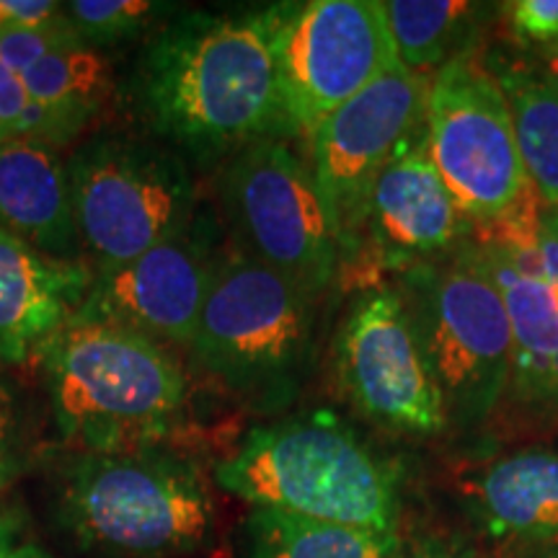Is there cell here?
I'll return each mask as SVG.
<instances>
[{
  "instance_id": "6da1fadb",
  "label": "cell",
  "mask_w": 558,
  "mask_h": 558,
  "mask_svg": "<svg viewBox=\"0 0 558 558\" xmlns=\"http://www.w3.org/2000/svg\"><path fill=\"white\" fill-rule=\"evenodd\" d=\"M271 34L275 5L166 21L135 70L143 120L199 163L233 158L256 140L288 137Z\"/></svg>"
},
{
  "instance_id": "7a4b0ae2",
  "label": "cell",
  "mask_w": 558,
  "mask_h": 558,
  "mask_svg": "<svg viewBox=\"0 0 558 558\" xmlns=\"http://www.w3.org/2000/svg\"><path fill=\"white\" fill-rule=\"evenodd\" d=\"M215 481L254 509L396 533L399 471L329 411L251 429Z\"/></svg>"
},
{
  "instance_id": "3957f363",
  "label": "cell",
  "mask_w": 558,
  "mask_h": 558,
  "mask_svg": "<svg viewBox=\"0 0 558 558\" xmlns=\"http://www.w3.org/2000/svg\"><path fill=\"white\" fill-rule=\"evenodd\" d=\"M41 354L58 427L86 452L150 450L177 427L190 386L158 341L70 320Z\"/></svg>"
},
{
  "instance_id": "277c9868",
  "label": "cell",
  "mask_w": 558,
  "mask_h": 558,
  "mask_svg": "<svg viewBox=\"0 0 558 558\" xmlns=\"http://www.w3.org/2000/svg\"><path fill=\"white\" fill-rule=\"evenodd\" d=\"M192 354L248 407L295 401L316 362V298L241 248L218 256Z\"/></svg>"
},
{
  "instance_id": "5b68a950",
  "label": "cell",
  "mask_w": 558,
  "mask_h": 558,
  "mask_svg": "<svg viewBox=\"0 0 558 558\" xmlns=\"http://www.w3.org/2000/svg\"><path fill=\"white\" fill-rule=\"evenodd\" d=\"M54 509L70 538L109 558L190 556L213 535V501L197 473L153 448L70 460Z\"/></svg>"
},
{
  "instance_id": "8992f818",
  "label": "cell",
  "mask_w": 558,
  "mask_h": 558,
  "mask_svg": "<svg viewBox=\"0 0 558 558\" xmlns=\"http://www.w3.org/2000/svg\"><path fill=\"white\" fill-rule=\"evenodd\" d=\"M393 284L407 300L448 424H484L507 399L512 331L476 235L439 259L401 271Z\"/></svg>"
},
{
  "instance_id": "52a82bcc",
  "label": "cell",
  "mask_w": 558,
  "mask_h": 558,
  "mask_svg": "<svg viewBox=\"0 0 558 558\" xmlns=\"http://www.w3.org/2000/svg\"><path fill=\"white\" fill-rule=\"evenodd\" d=\"M68 177L81 248L96 271L137 259L197 218L190 166L150 140H88L68 160Z\"/></svg>"
},
{
  "instance_id": "ba28073f",
  "label": "cell",
  "mask_w": 558,
  "mask_h": 558,
  "mask_svg": "<svg viewBox=\"0 0 558 558\" xmlns=\"http://www.w3.org/2000/svg\"><path fill=\"white\" fill-rule=\"evenodd\" d=\"M220 197L235 243L311 298L341 275L337 228L313 166L288 143L264 137L228 158Z\"/></svg>"
},
{
  "instance_id": "9c48e42d",
  "label": "cell",
  "mask_w": 558,
  "mask_h": 558,
  "mask_svg": "<svg viewBox=\"0 0 558 558\" xmlns=\"http://www.w3.org/2000/svg\"><path fill=\"white\" fill-rule=\"evenodd\" d=\"M271 45L288 137L311 140L331 111L399 62L380 0L279 3Z\"/></svg>"
},
{
  "instance_id": "30bf717a",
  "label": "cell",
  "mask_w": 558,
  "mask_h": 558,
  "mask_svg": "<svg viewBox=\"0 0 558 558\" xmlns=\"http://www.w3.org/2000/svg\"><path fill=\"white\" fill-rule=\"evenodd\" d=\"M424 137L452 199L476 226L499 220L533 190L505 94L478 52L432 75Z\"/></svg>"
},
{
  "instance_id": "8fae6325",
  "label": "cell",
  "mask_w": 558,
  "mask_h": 558,
  "mask_svg": "<svg viewBox=\"0 0 558 558\" xmlns=\"http://www.w3.org/2000/svg\"><path fill=\"white\" fill-rule=\"evenodd\" d=\"M512 331L507 399L530 416L558 422V209L530 190L499 220L476 226Z\"/></svg>"
},
{
  "instance_id": "7c38bea8",
  "label": "cell",
  "mask_w": 558,
  "mask_h": 558,
  "mask_svg": "<svg viewBox=\"0 0 558 558\" xmlns=\"http://www.w3.org/2000/svg\"><path fill=\"white\" fill-rule=\"evenodd\" d=\"M333 373L341 396L378 429L435 437L450 427L442 393L396 284H373L352 298L333 339Z\"/></svg>"
},
{
  "instance_id": "4fadbf2b",
  "label": "cell",
  "mask_w": 558,
  "mask_h": 558,
  "mask_svg": "<svg viewBox=\"0 0 558 558\" xmlns=\"http://www.w3.org/2000/svg\"><path fill=\"white\" fill-rule=\"evenodd\" d=\"M429 81L396 62L313 132L311 166L337 228L341 271L360 256L375 181L424 130Z\"/></svg>"
},
{
  "instance_id": "5bb4252c",
  "label": "cell",
  "mask_w": 558,
  "mask_h": 558,
  "mask_svg": "<svg viewBox=\"0 0 558 558\" xmlns=\"http://www.w3.org/2000/svg\"><path fill=\"white\" fill-rule=\"evenodd\" d=\"M213 222L194 218L181 233L120 267L96 271L73 320L109 324L150 341L190 347L213 284Z\"/></svg>"
},
{
  "instance_id": "9a60e30c",
  "label": "cell",
  "mask_w": 558,
  "mask_h": 558,
  "mask_svg": "<svg viewBox=\"0 0 558 558\" xmlns=\"http://www.w3.org/2000/svg\"><path fill=\"white\" fill-rule=\"evenodd\" d=\"M473 235L476 222L465 218L452 199L429 160L422 130L375 181L360 256H373V264L401 275L416 264L450 254Z\"/></svg>"
},
{
  "instance_id": "2e32d148",
  "label": "cell",
  "mask_w": 558,
  "mask_h": 558,
  "mask_svg": "<svg viewBox=\"0 0 558 558\" xmlns=\"http://www.w3.org/2000/svg\"><path fill=\"white\" fill-rule=\"evenodd\" d=\"M86 264L54 259L0 230V360L24 362L65 329L86 300Z\"/></svg>"
},
{
  "instance_id": "e0dca14e",
  "label": "cell",
  "mask_w": 558,
  "mask_h": 558,
  "mask_svg": "<svg viewBox=\"0 0 558 558\" xmlns=\"http://www.w3.org/2000/svg\"><path fill=\"white\" fill-rule=\"evenodd\" d=\"M0 230L41 254L75 262L81 241L68 163L37 137L0 140Z\"/></svg>"
},
{
  "instance_id": "ac0fdd59",
  "label": "cell",
  "mask_w": 558,
  "mask_h": 558,
  "mask_svg": "<svg viewBox=\"0 0 558 558\" xmlns=\"http://www.w3.org/2000/svg\"><path fill=\"white\" fill-rule=\"evenodd\" d=\"M463 492L494 541L558 543V452L533 448L492 460Z\"/></svg>"
},
{
  "instance_id": "d6986e66",
  "label": "cell",
  "mask_w": 558,
  "mask_h": 558,
  "mask_svg": "<svg viewBox=\"0 0 558 558\" xmlns=\"http://www.w3.org/2000/svg\"><path fill=\"white\" fill-rule=\"evenodd\" d=\"M37 109V140L54 148L81 135L101 114L114 90L111 65L96 47H60L21 75Z\"/></svg>"
},
{
  "instance_id": "ffe728a7",
  "label": "cell",
  "mask_w": 558,
  "mask_h": 558,
  "mask_svg": "<svg viewBox=\"0 0 558 558\" xmlns=\"http://www.w3.org/2000/svg\"><path fill=\"white\" fill-rule=\"evenodd\" d=\"M497 78L512 117L522 166L548 207L558 209V90L538 62L522 52L481 54Z\"/></svg>"
},
{
  "instance_id": "44dd1931",
  "label": "cell",
  "mask_w": 558,
  "mask_h": 558,
  "mask_svg": "<svg viewBox=\"0 0 558 558\" xmlns=\"http://www.w3.org/2000/svg\"><path fill=\"white\" fill-rule=\"evenodd\" d=\"M386 19L399 62L411 73L435 75L448 62L476 54L499 5L469 0H388Z\"/></svg>"
},
{
  "instance_id": "7402d4cb",
  "label": "cell",
  "mask_w": 558,
  "mask_h": 558,
  "mask_svg": "<svg viewBox=\"0 0 558 558\" xmlns=\"http://www.w3.org/2000/svg\"><path fill=\"white\" fill-rule=\"evenodd\" d=\"M248 558H396L399 533L349 527L298 514L254 509L246 522Z\"/></svg>"
},
{
  "instance_id": "603a6c76",
  "label": "cell",
  "mask_w": 558,
  "mask_h": 558,
  "mask_svg": "<svg viewBox=\"0 0 558 558\" xmlns=\"http://www.w3.org/2000/svg\"><path fill=\"white\" fill-rule=\"evenodd\" d=\"M171 5L153 0H73L65 3V16L78 32L83 45L99 47L132 39L156 21L169 16Z\"/></svg>"
},
{
  "instance_id": "cb8c5ba5",
  "label": "cell",
  "mask_w": 558,
  "mask_h": 558,
  "mask_svg": "<svg viewBox=\"0 0 558 558\" xmlns=\"http://www.w3.org/2000/svg\"><path fill=\"white\" fill-rule=\"evenodd\" d=\"M505 32L522 52L558 50V0H512L499 5Z\"/></svg>"
},
{
  "instance_id": "d4e9b609",
  "label": "cell",
  "mask_w": 558,
  "mask_h": 558,
  "mask_svg": "<svg viewBox=\"0 0 558 558\" xmlns=\"http://www.w3.org/2000/svg\"><path fill=\"white\" fill-rule=\"evenodd\" d=\"M83 41L78 32L73 29L68 16L58 21V24L39 26V29H13L0 34V62L16 73L19 78L26 73L32 65H37L41 58L60 50V47L78 45Z\"/></svg>"
},
{
  "instance_id": "484cf974",
  "label": "cell",
  "mask_w": 558,
  "mask_h": 558,
  "mask_svg": "<svg viewBox=\"0 0 558 558\" xmlns=\"http://www.w3.org/2000/svg\"><path fill=\"white\" fill-rule=\"evenodd\" d=\"M39 117L16 73L0 62V140L37 137Z\"/></svg>"
},
{
  "instance_id": "4316f807",
  "label": "cell",
  "mask_w": 558,
  "mask_h": 558,
  "mask_svg": "<svg viewBox=\"0 0 558 558\" xmlns=\"http://www.w3.org/2000/svg\"><path fill=\"white\" fill-rule=\"evenodd\" d=\"M65 19V3L54 0H0V34L39 29Z\"/></svg>"
},
{
  "instance_id": "83f0119b",
  "label": "cell",
  "mask_w": 558,
  "mask_h": 558,
  "mask_svg": "<svg viewBox=\"0 0 558 558\" xmlns=\"http://www.w3.org/2000/svg\"><path fill=\"white\" fill-rule=\"evenodd\" d=\"M16 471V418L11 393L0 383V486Z\"/></svg>"
},
{
  "instance_id": "f1b7e54d",
  "label": "cell",
  "mask_w": 558,
  "mask_h": 558,
  "mask_svg": "<svg viewBox=\"0 0 558 558\" xmlns=\"http://www.w3.org/2000/svg\"><path fill=\"white\" fill-rule=\"evenodd\" d=\"M396 558H458V556L439 546H418V548H401Z\"/></svg>"
},
{
  "instance_id": "f546056e",
  "label": "cell",
  "mask_w": 558,
  "mask_h": 558,
  "mask_svg": "<svg viewBox=\"0 0 558 558\" xmlns=\"http://www.w3.org/2000/svg\"><path fill=\"white\" fill-rule=\"evenodd\" d=\"M535 62H538L543 73L548 75V81L554 83L556 90H558V50H550V52H546V54H541V58L535 60Z\"/></svg>"
},
{
  "instance_id": "4dcf8cb0",
  "label": "cell",
  "mask_w": 558,
  "mask_h": 558,
  "mask_svg": "<svg viewBox=\"0 0 558 558\" xmlns=\"http://www.w3.org/2000/svg\"><path fill=\"white\" fill-rule=\"evenodd\" d=\"M13 556H16V548L11 546L9 525H5L3 518H0V558H13Z\"/></svg>"
},
{
  "instance_id": "1f68e13d",
  "label": "cell",
  "mask_w": 558,
  "mask_h": 558,
  "mask_svg": "<svg viewBox=\"0 0 558 558\" xmlns=\"http://www.w3.org/2000/svg\"><path fill=\"white\" fill-rule=\"evenodd\" d=\"M13 558H52L50 554H47V550H41L39 546H21V548H16V556Z\"/></svg>"
},
{
  "instance_id": "d6a6232c",
  "label": "cell",
  "mask_w": 558,
  "mask_h": 558,
  "mask_svg": "<svg viewBox=\"0 0 558 558\" xmlns=\"http://www.w3.org/2000/svg\"><path fill=\"white\" fill-rule=\"evenodd\" d=\"M548 558H558V548H556V550H554V554H550Z\"/></svg>"
}]
</instances>
